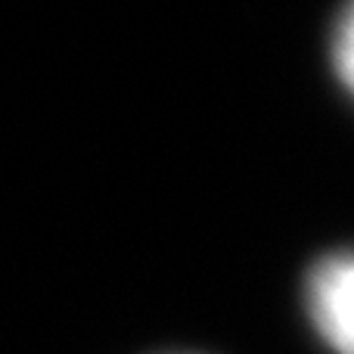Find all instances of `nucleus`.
I'll return each mask as SVG.
<instances>
[{"label": "nucleus", "mask_w": 354, "mask_h": 354, "mask_svg": "<svg viewBox=\"0 0 354 354\" xmlns=\"http://www.w3.org/2000/svg\"><path fill=\"white\" fill-rule=\"evenodd\" d=\"M305 308L314 330L339 354L354 351V261L326 255L305 277Z\"/></svg>", "instance_id": "f257e3e1"}, {"label": "nucleus", "mask_w": 354, "mask_h": 354, "mask_svg": "<svg viewBox=\"0 0 354 354\" xmlns=\"http://www.w3.org/2000/svg\"><path fill=\"white\" fill-rule=\"evenodd\" d=\"M351 44H354V31H351V12L345 10L342 19H339L336 25V53H333V59H336V72L342 75L345 84H351Z\"/></svg>", "instance_id": "f03ea898"}]
</instances>
